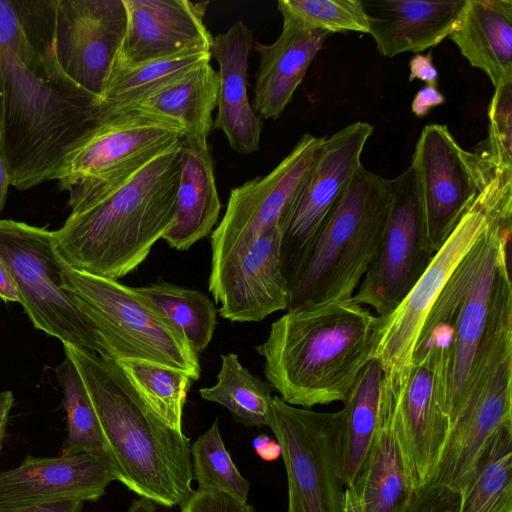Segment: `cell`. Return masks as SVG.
Returning a JSON list of instances; mask_svg holds the SVG:
<instances>
[{
    "label": "cell",
    "mask_w": 512,
    "mask_h": 512,
    "mask_svg": "<svg viewBox=\"0 0 512 512\" xmlns=\"http://www.w3.org/2000/svg\"><path fill=\"white\" fill-rule=\"evenodd\" d=\"M57 0H0L3 125L10 186L54 180L103 121L100 99L75 83L55 50Z\"/></svg>",
    "instance_id": "6da1fadb"
},
{
    "label": "cell",
    "mask_w": 512,
    "mask_h": 512,
    "mask_svg": "<svg viewBox=\"0 0 512 512\" xmlns=\"http://www.w3.org/2000/svg\"><path fill=\"white\" fill-rule=\"evenodd\" d=\"M378 316L351 299L288 310L256 346L264 374L287 404L345 402L375 357Z\"/></svg>",
    "instance_id": "7a4b0ae2"
},
{
    "label": "cell",
    "mask_w": 512,
    "mask_h": 512,
    "mask_svg": "<svg viewBox=\"0 0 512 512\" xmlns=\"http://www.w3.org/2000/svg\"><path fill=\"white\" fill-rule=\"evenodd\" d=\"M98 418L115 480L155 504L181 506L193 492L191 444L142 401L119 366L63 343Z\"/></svg>",
    "instance_id": "3957f363"
},
{
    "label": "cell",
    "mask_w": 512,
    "mask_h": 512,
    "mask_svg": "<svg viewBox=\"0 0 512 512\" xmlns=\"http://www.w3.org/2000/svg\"><path fill=\"white\" fill-rule=\"evenodd\" d=\"M181 140L54 231L68 266L118 280L147 258L173 223Z\"/></svg>",
    "instance_id": "277c9868"
},
{
    "label": "cell",
    "mask_w": 512,
    "mask_h": 512,
    "mask_svg": "<svg viewBox=\"0 0 512 512\" xmlns=\"http://www.w3.org/2000/svg\"><path fill=\"white\" fill-rule=\"evenodd\" d=\"M390 199V179L361 165L327 217L287 310L352 298L379 245Z\"/></svg>",
    "instance_id": "5b68a950"
},
{
    "label": "cell",
    "mask_w": 512,
    "mask_h": 512,
    "mask_svg": "<svg viewBox=\"0 0 512 512\" xmlns=\"http://www.w3.org/2000/svg\"><path fill=\"white\" fill-rule=\"evenodd\" d=\"M62 288L93 321L112 360L143 359L200 378L198 353L133 287L61 264Z\"/></svg>",
    "instance_id": "8992f818"
},
{
    "label": "cell",
    "mask_w": 512,
    "mask_h": 512,
    "mask_svg": "<svg viewBox=\"0 0 512 512\" xmlns=\"http://www.w3.org/2000/svg\"><path fill=\"white\" fill-rule=\"evenodd\" d=\"M0 258L18 290L20 304L34 328L62 343L111 359L97 327L75 297L62 288L54 231L0 219Z\"/></svg>",
    "instance_id": "52a82bcc"
},
{
    "label": "cell",
    "mask_w": 512,
    "mask_h": 512,
    "mask_svg": "<svg viewBox=\"0 0 512 512\" xmlns=\"http://www.w3.org/2000/svg\"><path fill=\"white\" fill-rule=\"evenodd\" d=\"M510 239L511 226L488 219V227L456 267L424 323L452 331L447 358L451 426L463 405L468 375L490 316L497 266Z\"/></svg>",
    "instance_id": "ba28073f"
},
{
    "label": "cell",
    "mask_w": 512,
    "mask_h": 512,
    "mask_svg": "<svg viewBox=\"0 0 512 512\" xmlns=\"http://www.w3.org/2000/svg\"><path fill=\"white\" fill-rule=\"evenodd\" d=\"M182 137L177 124L140 110L101 121L54 179L59 190L69 192L71 214L113 190Z\"/></svg>",
    "instance_id": "9c48e42d"
},
{
    "label": "cell",
    "mask_w": 512,
    "mask_h": 512,
    "mask_svg": "<svg viewBox=\"0 0 512 512\" xmlns=\"http://www.w3.org/2000/svg\"><path fill=\"white\" fill-rule=\"evenodd\" d=\"M341 421V410L318 412L272 397L268 427L281 447L286 469L287 512H342Z\"/></svg>",
    "instance_id": "30bf717a"
},
{
    "label": "cell",
    "mask_w": 512,
    "mask_h": 512,
    "mask_svg": "<svg viewBox=\"0 0 512 512\" xmlns=\"http://www.w3.org/2000/svg\"><path fill=\"white\" fill-rule=\"evenodd\" d=\"M512 349H483L471 368L462 409L451 426L430 483L460 495L499 428L512 421Z\"/></svg>",
    "instance_id": "8fae6325"
},
{
    "label": "cell",
    "mask_w": 512,
    "mask_h": 512,
    "mask_svg": "<svg viewBox=\"0 0 512 512\" xmlns=\"http://www.w3.org/2000/svg\"><path fill=\"white\" fill-rule=\"evenodd\" d=\"M447 357L446 348L433 345L413 358L400 380L382 375L392 390L393 432L415 493L431 482L451 429Z\"/></svg>",
    "instance_id": "7c38bea8"
},
{
    "label": "cell",
    "mask_w": 512,
    "mask_h": 512,
    "mask_svg": "<svg viewBox=\"0 0 512 512\" xmlns=\"http://www.w3.org/2000/svg\"><path fill=\"white\" fill-rule=\"evenodd\" d=\"M391 199L377 250L352 300L386 316L402 302L433 254L427 244L417 173L411 164L390 179Z\"/></svg>",
    "instance_id": "4fadbf2b"
},
{
    "label": "cell",
    "mask_w": 512,
    "mask_h": 512,
    "mask_svg": "<svg viewBox=\"0 0 512 512\" xmlns=\"http://www.w3.org/2000/svg\"><path fill=\"white\" fill-rule=\"evenodd\" d=\"M373 126L357 121L326 138L322 156L283 212L280 260L291 290L337 199L358 168Z\"/></svg>",
    "instance_id": "5bb4252c"
},
{
    "label": "cell",
    "mask_w": 512,
    "mask_h": 512,
    "mask_svg": "<svg viewBox=\"0 0 512 512\" xmlns=\"http://www.w3.org/2000/svg\"><path fill=\"white\" fill-rule=\"evenodd\" d=\"M411 164L417 173L428 248L436 254L492 172L443 124L424 126Z\"/></svg>",
    "instance_id": "9a60e30c"
},
{
    "label": "cell",
    "mask_w": 512,
    "mask_h": 512,
    "mask_svg": "<svg viewBox=\"0 0 512 512\" xmlns=\"http://www.w3.org/2000/svg\"><path fill=\"white\" fill-rule=\"evenodd\" d=\"M326 138L304 134L270 173L231 190L225 213L211 234V269L278 224L322 156Z\"/></svg>",
    "instance_id": "2e32d148"
},
{
    "label": "cell",
    "mask_w": 512,
    "mask_h": 512,
    "mask_svg": "<svg viewBox=\"0 0 512 512\" xmlns=\"http://www.w3.org/2000/svg\"><path fill=\"white\" fill-rule=\"evenodd\" d=\"M487 227V216L476 197L398 307L386 316H378L374 359L383 376L396 380L407 375L429 312L456 267Z\"/></svg>",
    "instance_id": "e0dca14e"
},
{
    "label": "cell",
    "mask_w": 512,
    "mask_h": 512,
    "mask_svg": "<svg viewBox=\"0 0 512 512\" xmlns=\"http://www.w3.org/2000/svg\"><path fill=\"white\" fill-rule=\"evenodd\" d=\"M127 27L123 0H57L55 50L64 72L100 99Z\"/></svg>",
    "instance_id": "ac0fdd59"
},
{
    "label": "cell",
    "mask_w": 512,
    "mask_h": 512,
    "mask_svg": "<svg viewBox=\"0 0 512 512\" xmlns=\"http://www.w3.org/2000/svg\"><path fill=\"white\" fill-rule=\"evenodd\" d=\"M278 224L244 251L210 270L208 289L220 303V316L231 322H260L287 310L290 289L280 260Z\"/></svg>",
    "instance_id": "d6986e66"
},
{
    "label": "cell",
    "mask_w": 512,
    "mask_h": 512,
    "mask_svg": "<svg viewBox=\"0 0 512 512\" xmlns=\"http://www.w3.org/2000/svg\"><path fill=\"white\" fill-rule=\"evenodd\" d=\"M125 36L115 65L133 67L194 52H209L213 36L204 16L209 1L123 0Z\"/></svg>",
    "instance_id": "ffe728a7"
},
{
    "label": "cell",
    "mask_w": 512,
    "mask_h": 512,
    "mask_svg": "<svg viewBox=\"0 0 512 512\" xmlns=\"http://www.w3.org/2000/svg\"><path fill=\"white\" fill-rule=\"evenodd\" d=\"M115 480L108 461L90 453L34 457L0 471V508L98 501Z\"/></svg>",
    "instance_id": "44dd1931"
},
{
    "label": "cell",
    "mask_w": 512,
    "mask_h": 512,
    "mask_svg": "<svg viewBox=\"0 0 512 512\" xmlns=\"http://www.w3.org/2000/svg\"><path fill=\"white\" fill-rule=\"evenodd\" d=\"M253 32L241 20L226 32L213 36L209 53L219 66L217 115L213 128L221 130L231 149L251 154L260 147L262 120L247 95L248 56Z\"/></svg>",
    "instance_id": "7402d4cb"
},
{
    "label": "cell",
    "mask_w": 512,
    "mask_h": 512,
    "mask_svg": "<svg viewBox=\"0 0 512 512\" xmlns=\"http://www.w3.org/2000/svg\"><path fill=\"white\" fill-rule=\"evenodd\" d=\"M377 51L420 53L449 37L466 0H361Z\"/></svg>",
    "instance_id": "603a6c76"
},
{
    "label": "cell",
    "mask_w": 512,
    "mask_h": 512,
    "mask_svg": "<svg viewBox=\"0 0 512 512\" xmlns=\"http://www.w3.org/2000/svg\"><path fill=\"white\" fill-rule=\"evenodd\" d=\"M328 36L283 19L276 41L253 45L260 56L253 105L261 117L277 119L282 114Z\"/></svg>",
    "instance_id": "cb8c5ba5"
},
{
    "label": "cell",
    "mask_w": 512,
    "mask_h": 512,
    "mask_svg": "<svg viewBox=\"0 0 512 512\" xmlns=\"http://www.w3.org/2000/svg\"><path fill=\"white\" fill-rule=\"evenodd\" d=\"M179 158L174 219L162 239L171 248L185 251L211 233L222 205L208 142L182 137Z\"/></svg>",
    "instance_id": "d4e9b609"
},
{
    "label": "cell",
    "mask_w": 512,
    "mask_h": 512,
    "mask_svg": "<svg viewBox=\"0 0 512 512\" xmlns=\"http://www.w3.org/2000/svg\"><path fill=\"white\" fill-rule=\"evenodd\" d=\"M449 38L494 88L512 83L511 0H466Z\"/></svg>",
    "instance_id": "484cf974"
},
{
    "label": "cell",
    "mask_w": 512,
    "mask_h": 512,
    "mask_svg": "<svg viewBox=\"0 0 512 512\" xmlns=\"http://www.w3.org/2000/svg\"><path fill=\"white\" fill-rule=\"evenodd\" d=\"M392 413V390L382 378L377 428L365 464L352 485L364 512H405L415 494L393 432Z\"/></svg>",
    "instance_id": "4316f807"
},
{
    "label": "cell",
    "mask_w": 512,
    "mask_h": 512,
    "mask_svg": "<svg viewBox=\"0 0 512 512\" xmlns=\"http://www.w3.org/2000/svg\"><path fill=\"white\" fill-rule=\"evenodd\" d=\"M218 92V73L209 62L142 98L130 110L167 119L181 127L183 137L207 141Z\"/></svg>",
    "instance_id": "83f0119b"
},
{
    "label": "cell",
    "mask_w": 512,
    "mask_h": 512,
    "mask_svg": "<svg viewBox=\"0 0 512 512\" xmlns=\"http://www.w3.org/2000/svg\"><path fill=\"white\" fill-rule=\"evenodd\" d=\"M382 370L373 359L360 372L342 411L339 437V475L352 486L368 457L378 423Z\"/></svg>",
    "instance_id": "f1b7e54d"
},
{
    "label": "cell",
    "mask_w": 512,
    "mask_h": 512,
    "mask_svg": "<svg viewBox=\"0 0 512 512\" xmlns=\"http://www.w3.org/2000/svg\"><path fill=\"white\" fill-rule=\"evenodd\" d=\"M210 60V53L202 51L133 67L114 65L100 101L101 120L129 111L142 98Z\"/></svg>",
    "instance_id": "f546056e"
},
{
    "label": "cell",
    "mask_w": 512,
    "mask_h": 512,
    "mask_svg": "<svg viewBox=\"0 0 512 512\" xmlns=\"http://www.w3.org/2000/svg\"><path fill=\"white\" fill-rule=\"evenodd\" d=\"M133 290L161 313L198 354L208 347L217 322V309L204 293L163 280Z\"/></svg>",
    "instance_id": "4dcf8cb0"
},
{
    "label": "cell",
    "mask_w": 512,
    "mask_h": 512,
    "mask_svg": "<svg viewBox=\"0 0 512 512\" xmlns=\"http://www.w3.org/2000/svg\"><path fill=\"white\" fill-rule=\"evenodd\" d=\"M212 387L201 388L200 396L218 403L247 426H268L271 415L272 388L253 375L235 353L221 355V366Z\"/></svg>",
    "instance_id": "1f68e13d"
},
{
    "label": "cell",
    "mask_w": 512,
    "mask_h": 512,
    "mask_svg": "<svg viewBox=\"0 0 512 512\" xmlns=\"http://www.w3.org/2000/svg\"><path fill=\"white\" fill-rule=\"evenodd\" d=\"M458 512H512V421L487 446Z\"/></svg>",
    "instance_id": "d6a6232c"
},
{
    "label": "cell",
    "mask_w": 512,
    "mask_h": 512,
    "mask_svg": "<svg viewBox=\"0 0 512 512\" xmlns=\"http://www.w3.org/2000/svg\"><path fill=\"white\" fill-rule=\"evenodd\" d=\"M142 401L168 427L182 432V415L194 379L178 369L143 359L115 361Z\"/></svg>",
    "instance_id": "836d02e7"
},
{
    "label": "cell",
    "mask_w": 512,
    "mask_h": 512,
    "mask_svg": "<svg viewBox=\"0 0 512 512\" xmlns=\"http://www.w3.org/2000/svg\"><path fill=\"white\" fill-rule=\"evenodd\" d=\"M55 374L63 393L67 436L61 454L90 453L107 460V448L100 424L84 383L72 360L65 355Z\"/></svg>",
    "instance_id": "e575fe53"
},
{
    "label": "cell",
    "mask_w": 512,
    "mask_h": 512,
    "mask_svg": "<svg viewBox=\"0 0 512 512\" xmlns=\"http://www.w3.org/2000/svg\"><path fill=\"white\" fill-rule=\"evenodd\" d=\"M193 478L201 491H218L247 503L250 489L221 438L218 420L201 434L191 447Z\"/></svg>",
    "instance_id": "d590c367"
},
{
    "label": "cell",
    "mask_w": 512,
    "mask_h": 512,
    "mask_svg": "<svg viewBox=\"0 0 512 512\" xmlns=\"http://www.w3.org/2000/svg\"><path fill=\"white\" fill-rule=\"evenodd\" d=\"M282 18L309 30L326 33H368L361 0H278Z\"/></svg>",
    "instance_id": "8d00e7d4"
},
{
    "label": "cell",
    "mask_w": 512,
    "mask_h": 512,
    "mask_svg": "<svg viewBox=\"0 0 512 512\" xmlns=\"http://www.w3.org/2000/svg\"><path fill=\"white\" fill-rule=\"evenodd\" d=\"M488 118V137L475 153L492 173L512 172V83L495 88Z\"/></svg>",
    "instance_id": "74e56055"
},
{
    "label": "cell",
    "mask_w": 512,
    "mask_h": 512,
    "mask_svg": "<svg viewBox=\"0 0 512 512\" xmlns=\"http://www.w3.org/2000/svg\"><path fill=\"white\" fill-rule=\"evenodd\" d=\"M461 495L429 483L418 490L405 512H458Z\"/></svg>",
    "instance_id": "f35d334b"
},
{
    "label": "cell",
    "mask_w": 512,
    "mask_h": 512,
    "mask_svg": "<svg viewBox=\"0 0 512 512\" xmlns=\"http://www.w3.org/2000/svg\"><path fill=\"white\" fill-rule=\"evenodd\" d=\"M180 507L181 512H255L251 505L218 491L193 490Z\"/></svg>",
    "instance_id": "ab89813d"
},
{
    "label": "cell",
    "mask_w": 512,
    "mask_h": 512,
    "mask_svg": "<svg viewBox=\"0 0 512 512\" xmlns=\"http://www.w3.org/2000/svg\"><path fill=\"white\" fill-rule=\"evenodd\" d=\"M409 69V81L418 79L425 82L428 86L438 87V71L434 66L431 52H428L427 54L417 53L409 61Z\"/></svg>",
    "instance_id": "60d3db41"
},
{
    "label": "cell",
    "mask_w": 512,
    "mask_h": 512,
    "mask_svg": "<svg viewBox=\"0 0 512 512\" xmlns=\"http://www.w3.org/2000/svg\"><path fill=\"white\" fill-rule=\"evenodd\" d=\"M445 102L444 95L433 86L425 85L414 96L411 109L417 117L426 116L433 108Z\"/></svg>",
    "instance_id": "b9f144b4"
},
{
    "label": "cell",
    "mask_w": 512,
    "mask_h": 512,
    "mask_svg": "<svg viewBox=\"0 0 512 512\" xmlns=\"http://www.w3.org/2000/svg\"><path fill=\"white\" fill-rule=\"evenodd\" d=\"M83 505L84 502L73 500L15 508H0V512H81Z\"/></svg>",
    "instance_id": "7bdbcfd3"
},
{
    "label": "cell",
    "mask_w": 512,
    "mask_h": 512,
    "mask_svg": "<svg viewBox=\"0 0 512 512\" xmlns=\"http://www.w3.org/2000/svg\"><path fill=\"white\" fill-rule=\"evenodd\" d=\"M258 456L265 461H274L281 456L279 443L266 434H259L252 441Z\"/></svg>",
    "instance_id": "ee69618b"
},
{
    "label": "cell",
    "mask_w": 512,
    "mask_h": 512,
    "mask_svg": "<svg viewBox=\"0 0 512 512\" xmlns=\"http://www.w3.org/2000/svg\"><path fill=\"white\" fill-rule=\"evenodd\" d=\"M0 299L4 302H19L16 284L5 263L0 258Z\"/></svg>",
    "instance_id": "f6af8a7d"
},
{
    "label": "cell",
    "mask_w": 512,
    "mask_h": 512,
    "mask_svg": "<svg viewBox=\"0 0 512 512\" xmlns=\"http://www.w3.org/2000/svg\"><path fill=\"white\" fill-rule=\"evenodd\" d=\"M14 403V397L10 390L0 392V452L6 436L9 413Z\"/></svg>",
    "instance_id": "bcb514c9"
},
{
    "label": "cell",
    "mask_w": 512,
    "mask_h": 512,
    "mask_svg": "<svg viewBox=\"0 0 512 512\" xmlns=\"http://www.w3.org/2000/svg\"><path fill=\"white\" fill-rule=\"evenodd\" d=\"M342 512H364L361 497L354 486L344 488Z\"/></svg>",
    "instance_id": "7dc6e473"
},
{
    "label": "cell",
    "mask_w": 512,
    "mask_h": 512,
    "mask_svg": "<svg viewBox=\"0 0 512 512\" xmlns=\"http://www.w3.org/2000/svg\"><path fill=\"white\" fill-rule=\"evenodd\" d=\"M10 186L9 174L5 162L4 155L0 147V213L2 212Z\"/></svg>",
    "instance_id": "c3c4849f"
},
{
    "label": "cell",
    "mask_w": 512,
    "mask_h": 512,
    "mask_svg": "<svg viewBox=\"0 0 512 512\" xmlns=\"http://www.w3.org/2000/svg\"><path fill=\"white\" fill-rule=\"evenodd\" d=\"M156 508L157 506L152 500L140 497L132 502L128 512H155Z\"/></svg>",
    "instance_id": "681fc988"
},
{
    "label": "cell",
    "mask_w": 512,
    "mask_h": 512,
    "mask_svg": "<svg viewBox=\"0 0 512 512\" xmlns=\"http://www.w3.org/2000/svg\"><path fill=\"white\" fill-rule=\"evenodd\" d=\"M2 125H3V84H2V72L0 66V137L2 133Z\"/></svg>",
    "instance_id": "f907efd6"
}]
</instances>
